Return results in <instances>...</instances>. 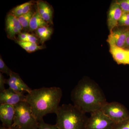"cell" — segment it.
Listing matches in <instances>:
<instances>
[{
    "label": "cell",
    "mask_w": 129,
    "mask_h": 129,
    "mask_svg": "<svg viewBox=\"0 0 129 129\" xmlns=\"http://www.w3.org/2000/svg\"><path fill=\"white\" fill-rule=\"evenodd\" d=\"M36 129H59L56 124L52 125L46 123L43 119L39 122V125Z\"/></svg>",
    "instance_id": "obj_23"
},
{
    "label": "cell",
    "mask_w": 129,
    "mask_h": 129,
    "mask_svg": "<svg viewBox=\"0 0 129 129\" xmlns=\"http://www.w3.org/2000/svg\"><path fill=\"white\" fill-rule=\"evenodd\" d=\"M15 115L14 106L9 104L0 105V120L2 125L6 127L12 126Z\"/></svg>",
    "instance_id": "obj_12"
},
{
    "label": "cell",
    "mask_w": 129,
    "mask_h": 129,
    "mask_svg": "<svg viewBox=\"0 0 129 129\" xmlns=\"http://www.w3.org/2000/svg\"><path fill=\"white\" fill-rule=\"evenodd\" d=\"M36 9L42 18L48 24H53V9L48 2L42 0L36 2Z\"/></svg>",
    "instance_id": "obj_13"
},
{
    "label": "cell",
    "mask_w": 129,
    "mask_h": 129,
    "mask_svg": "<svg viewBox=\"0 0 129 129\" xmlns=\"http://www.w3.org/2000/svg\"><path fill=\"white\" fill-rule=\"evenodd\" d=\"M26 96L23 93H18L10 88L0 92V104L15 106L20 102H26Z\"/></svg>",
    "instance_id": "obj_8"
},
{
    "label": "cell",
    "mask_w": 129,
    "mask_h": 129,
    "mask_svg": "<svg viewBox=\"0 0 129 129\" xmlns=\"http://www.w3.org/2000/svg\"><path fill=\"white\" fill-rule=\"evenodd\" d=\"M0 129H19L17 127H14V126H12L11 127H6L5 126H3L2 125L1 126Z\"/></svg>",
    "instance_id": "obj_28"
},
{
    "label": "cell",
    "mask_w": 129,
    "mask_h": 129,
    "mask_svg": "<svg viewBox=\"0 0 129 129\" xmlns=\"http://www.w3.org/2000/svg\"><path fill=\"white\" fill-rule=\"evenodd\" d=\"M34 4L32 1L25 2L13 8L10 13L16 17H18L30 11Z\"/></svg>",
    "instance_id": "obj_17"
},
{
    "label": "cell",
    "mask_w": 129,
    "mask_h": 129,
    "mask_svg": "<svg viewBox=\"0 0 129 129\" xmlns=\"http://www.w3.org/2000/svg\"><path fill=\"white\" fill-rule=\"evenodd\" d=\"M56 125L59 129H85L88 118L76 106L71 104L60 106L56 113Z\"/></svg>",
    "instance_id": "obj_3"
},
{
    "label": "cell",
    "mask_w": 129,
    "mask_h": 129,
    "mask_svg": "<svg viewBox=\"0 0 129 129\" xmlns=\"http://www.w3.org/2000/svg\"><path fill=\"white\" fill-rule=\"evenodd\" d=\"M35 31L36 35L39 40L40 42L43 45L46 41L50 38L53 34V29L48 25L39 28Z\"/></svg>",
    "instance_id": "obj_16"
},
{
    "label": "cell",
    "mask_w": 129,
    "mask_h": 129,
    "mask_svg": "<svg viewBox=\"0 0 129 129\" xmlns=\"http://www.w3.org/2000/svg\"><path fill=\"white\" fill-rule=\"evenodd\" d=\"M18 40L20 41L26 42H34L39 44V40L38 37L32 34H29L28 33H21L18 35Z\"/></svg>",
    "instance_id": "obj_20"
},
{
    "label": "cell",
    "mask_w": 129,
    "mask_h": 129,
    "mask_svg": "<svg viewBox=\"0 0 129 129\" xmlns=\"http://www.w3.org/2000/svg\"><path fill=\"white\" fill-rule=\"evenodd\" d=\"M123 13L122 8L116 1L111 4L109 10L107 19L108 26L110 32L117 26L118 22Z\"/></svg>",
    "instance_id": "obj_11"
},
{
    "label": "cell",
    "mask_w": 129,
    "mask_h": 129,
    "mask_svg": "<svg viewBox=\"0 0 129 129\" xmlns=\"http://www.w3.org/2000/svg\"><path fill=\"white\" fill-rule=\"evenodd\" d=\"M62 96V90L59 87H43L32 90L27 93L26 102L39 122L47 114L56 113Z\"/></svg>",
    "instance_id": "obj_2"
},
{
    "label": "cell",
    "mask_w": 129,
    "mask_h": 129,
    "mask_svg": "<svg viewBox=\"0 0 129 129\" xmlns=\"http://www.w3.org/2000/svg\"><path fill=\"white\" fill-rule=\"evenodd\" d=\"M114 129H129V118L116 125Z\"/></svg>",
    "instance_id": "obj_25"
},
{
    "label": "cell",
    "mask_w": 129,
    "mask_h": 129,
    "mask_svg": "<svg viewBox=\"0 0 129 129\" xmlns=\"http://www.w3.org/2000/svg\"><path fill=\"white\" fill-rule=\"evenodd\" d=\"M35 12L32 9L26 14L17 18L24 30L29 31L30 21Z\"/></svg>",
    "instance_id": "obj_19"
},
{
    "label": "cell",
    "mask_w": 129,
    "mask_h": 129,
    "mask_svg": "<svg viewBox=\"0 0 129 129\" xmlns=\"http://www.w3.org/2000/svg\"><path fill=\"white\" fill-rule=\"evenodd\" d=\"M117 26L129 27V13H123L118 22Z\"/></svg>",
    "instance_id": "obj_21"
},
{
    "label": "cell",
    "mask_w": 129,
    "mask_h": 129,
    "mask_svg": "<svg viewBox=\"0 0 129 129\" xmlns=\"http://www.w3.org/2000/svg\"><path fill=\"white\" fill-rule=\"evenodd\" d=\"M22 27L17 18L11 13L8 14L6 19V30L7 37L11 40H16V36L22 33Z\"/></svg>",
    "instance_id": "obj_9"
},
{
    "label": "cell",
    "mask_w": 129,
    "mask_h": 129,
    "mask_svg": "<svg viewBox=\"0 0 129 129\" xmlns=\"http://www.w3.org/2000/svg\"><path fill=\"white\" fill-rule=\"evenodd\" d=\"M15 41L17 44L28 53H32L45 48L43 45H39V44L34 42H26L20 41L17 40H15Z\"/></svg>",
    "instance_id": "obj_18"
},
{
    "label": "cell",
    "mask_w": 129,
    "mask_h": 129,
    "mask_svg": "<svg viewBox=\"0 0 129 129\" xmlns=\"http://www.w3.org/2000/svg\"><path fill=\"white\" fill-rule=\"evenodd\" d=\"M101 110L116 124L129 118V113L127 108L117 102H107Z\"/></svg>",
    "instance_id": "obj_5"
},
{
    "label": "cell",
    "mask_w": 129,
    "mask_h": 129,
    "mask_svg": "<svg viewBox=\"0 0 129 129\" xmlns=\"http://www.w3.org/2000/svg\"><path fill=\"white\" fill-rule=\"evenodd\" d=\"M0 71L2 73L6 74L9 76L13 72L5 63L1 56L0 57Z\"/></svg>",
    "instance_id": "obj_22"
},
{
    "label": "cell",
    "mask_w": 129,
    "mask_h": 129,
    "mask_svg": "<svg viewBox=\"0 0 129 129\" xmlns=\"http://www.w3.org/2000/svg\"><path fill=\"white\" fill-rule=\"evenodd\" d=\"M117 124L99 110L91 113L85 129H114Z\"/></svg>",
    "instance_id": "obj_6"
},
{
    "label": "cell",
    "mask_w": 129,
    "mask_h": 129,
    "mask_svg": "<svg viewBox=\"0 0 129 129\" xmlns=\"http://www.w3.org/2000/svg\"><path fill=\"white\" fill-rule=\"evenodd\" d=\"M9 76V79H6V84L9 86V88L18 93L31 92L32 89L24 83L18 74L13 72Z\"/></svg>",
    "instance_id": "obj_10"
},
{
    "label": "cell",
    "mask_w": 129,
    "mask_h": 129,
    "mask_svg": "<svg viewBox=\"0 0 129 129\" xmlns=\"http://www.w3.org/2000/svg\"><path fill=\"white\" fill-rule=\"evenodd\" d=\"M48 25L49 24L42 18L36 9L30 20L29 31L33 32L40 27Z\"/></svg>",
    "instance_id": "obj_15"
},
{
    "label": "cell",
    "mask_w": 129,
    "mask_h": 129,
    "mask_svg": "<svg viewBox=\"0 0 129 129\" xmlns=\"http://www.w3.org/2000/svg\"><path fill=\"white\" fill-rule=\"evenodd\" d=\"M122 8L123 13H129V0L116 1Z\"/></svg>",
    "instance_id": "obj_24"
},
{
    "label": "cell",
    "mask_w": 129,
    "mask_h": 129,
    "mask_svg": "<svg viewBox=\"0 0 129 129\" xmlns=\"http://www.w3.org/2000/svg\"><path fill=\"white\" fill-rule=\"evenodd\" d=\"M125 49V50H127L128 51H129V48H126V49Z\"/></svg>",
    "instance_id": "obj_29"
},
{
    "label": "cell",
    "mask_w": 129,
    "mask_h": 129,
    "mask_svg": "<svg viewBox=\"0 0 129 129\" xmlns=\"http://www.w3.org/2000/svg\"><path fill=\"white\" fill-rule=\"evenodd\" d=\"M6 84V79L3 76L2 73H0V91H3L6 89L5 84Z\"/></svg>",
    "instance_id": "obj_26"
},
{
    "label": "cell",
    "mask_w": 129,
    "mask_h": 129,
    "mask_svg": "<svg viewBox=\"0 0 129 129\" xmlns=\"http://www.w3.org/2000/svg\"><path fill=\"white\" fill-rule=\"evenodd\" d=\"M128 48H129V32L126 38L125 44L124 48L123 49H126Z\"/></svg>",
    "instance_id": "obj_27"
},
{
    "label": "cell",
    "mask_w": 129,
    "mask_h": 129,
    "mask_svg": "<svg viewBox=\"0 0 129 129\" xmlns=\"http://www.w3.org/2000/svg\"><path fill=\"white\" fill-rule=\"evenodd\" d=\"M71 97L74 105L85 114L101 110L107 102L99 86L85 78L80 81L72 90Z\"/></svg>",
    "instance_id": "obj_1"
},
{
    "label": "cell",
    "mask_w": 129,
    "mask_h": 129,
    "mask_svg": "<svg viewBox=\"0 0 129 129\" xmlns=\"http://www.w3.org/2000/svg\"><path fill=\"white\" fill-rule=\"evenodd\" d=\"M15 115L12 126L19 129H36L39 122L36 119L29 105L22 102L15 105Z\"/></svg>",
    "instance_id": "obj_4"
},
{
    "label": "cell",
    "mask_w": 129,
    "mask_h": 129,
    "mask_svg": "<svg viewBox=\"0 0 129 129\" xmlns=\"http://www.w3.org/2000/svg\"><path fill=\"white\" fill-rule=\"evenodd\" d=\"M110 47V51L114 59L118 64H129V51L115 46Z\"/></svg>",
    "instance_id": "obj_14"
},
{
    "label": "cell",
    "mask_w": 129,
    "mask_h": 129,
    "mask_svg": "<svg viewBox=\"0 0 129 129\" xmlns=\"http://www.w3.org/2000/svg\"><path fill=\"white\" fill-rule=\"evenodd\" d=\"M129 32V27L117 26L110 32L107 41L110 46L124 48Z\"/></svg>",
    "instance_id": "obj_7"
}]
</instances>
